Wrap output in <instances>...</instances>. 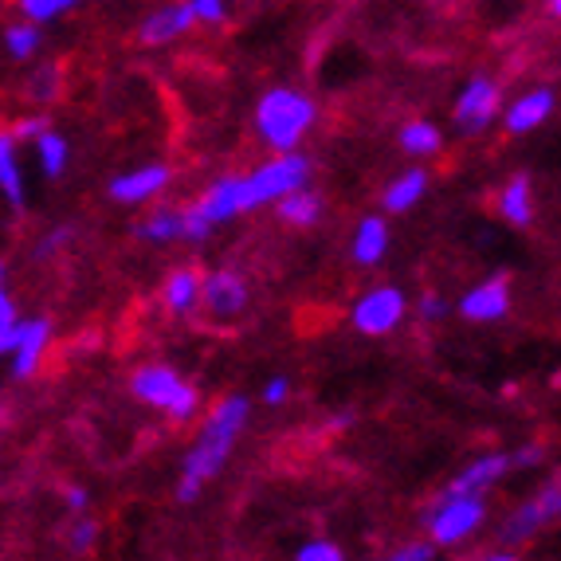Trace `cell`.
Segmentation results:
<instances>
[{"instance_id": "15", "label": "cell", "mask_w": 561, "mask_h": 561, "mask_svg": "<svg viewBox=\"0 0 561 561\" xmlns=\"http://www.w3.org/2000/svg\"><path fill=\"white\" fill-rule=\"evenodd\" d=\"M506 471H511V456H479L451 479L448 491H456V495H483L486 486L495 483V479H503Z\"/></svg>"}, {"instance_id": "23", "label": "cell", "mask_w": 561, "mask_h": 561, "mask_svg": "<svg viewBox=\"0 0 561 561\" xmlns=\"http://www.w3.org/2000/svg\"><path fill=\"white\" fill-rule=\"evenodd\" d=\"M389 248V228L381 216H365L354 232V260L357 263H377Z\"/></svg>"}, {"instance_id": "33", "label": "cell", "mask_w": 561, "mask_h": 561, "mask_svg": "<svg viewBox=\"0 0 561 561\" xmlns=\"http://www.w3.org/2000/svg\"><path fill=\"white\" fill-rule=\"evenodd\" d=\"M188 9L201 24H220L225 20V0H188Z\"/></svg>"}, {"instance_id": "27", "label": "cell", "mask_w": 561, "mask_h": 561, "mask_svg": "<svg viewBox=\"0 0 561 561\" xmlns=\"http://www.w3.org/2000/svg\"><path fill=\"white\" fill-rule=\"evenodd\" d=\"M16 327H20V310L12 302V290H9V267L0 260V357L9 354L12 337H16Z\"/></svg>"}, {"instance_id": "13", "label": "cell", "mask_w": 561, "mask_h": 561, "mask_svg": "<svg viewBox=\"0 0 561 561\" xmlns=\"http://www.w3.org/2000/svg\"><path fill=\"white\" fill-rule=\"evenodd\" d=\"M0 201L12 213H24V205H28V185H24V169H20L16 138H12L4 122H0Z\"/></svg>"}, {"instance_id": "6", "label": "cell", "mask_w": 561, "mask_h": 561, "mask_svg": "<svg viewBox=\"0 0 561 561\" xmlns=\"http://www.w3.org/2000/svg\"><path fill=\"white\" fill-rule=\"evenodd\" d=\"M47 350H51V319H44V314H36V319H20L16 337H12L9 354H4L12 381H32V377L44 369Z\"/></svg>"}, {"instance_id": "10", "label": "cell", "mask_w": 561, "mask_h": 561, "mask_svg": "<svg viewBox=\"0 0 561 561\" xmlns=\"http://www.w3.org/2000/svg\"><path fill=\"white\" fill-rule=\"evenodd\" d=\"M193 24H197V16L188 9V0H169V4H158V9L138 24V44H146V47L173 44V39L185 36Z\"/></svg>"}, {"instance_id": "2", "label": "cell", "mask_w": 561, "mask_h": 561, "mask_svg": "<svg viewBox=\"0 0 561 561\" xmlns=\"http://www.w3.org/2000/svg\"><path fill=\"white\" fill-rule=\"evenodd\" d=\"M310 122H314V103H310L307 94L287 91V87L263 94L260 111H255V126H260L263 141L279 153L299 146V138L307 134Z\"/></svg>"}, {"instance_id": "32", "label": "cell", "mask_w": 561, "mask_h": 561, "mask_svg": "<svg viewBox=\"0 0 561 561\" xmlns=\"http://www.w3.org/2000/svg\"><path fill=\"white\" fill-rule=\"evenodd\" d=\"M299 561H342V546H334V542H307L299 550Z\"/></svg>"}, {"instance_id": "7", "label": "cell", "mask_w": 561, "mask_h": 561, "mask_svg": "<svg viewBox=\"0 0 561 561\" xmlns=\"http://www.w3.org/2000/svg\"><path fill=\"white\" fill-rule=\"evenodd\" d=\"M553 518H561V476H553L530 503H523L515 515L506 518L503 530H499V542H506V546L526 542V538H534L542 526H550Z\"/></svg>"}, {"instance_id": "11", "label": "cell", "mask_w": 561, "mask_h": 561, "mask_svg": "<svg viewBox=\"0 0 561 561\" xmlns=\"http://www.w3.org/2000/svg\"><path fill=\"white\" fill-rule=\"evenodd\" d=\"M201 307H205L216 322L236 319V314H243V307H248V283L236 272L208 275V279H201Z\"/></svg>"}, {"instance_id": "1", "label": "cell", "mask_w": 561, "mask_h": 561, "mask_svg": "<svg viewBox=\"0 0 561 561\" xmlns=\"http://www.w3.org/2000/svg\"><path fill=\"white\" fill-rule=\"evenodd\" d=\"M243 421H248V401H243V397H228V401H220L208 412L205 428H201V436L193 440V448H188L185 463H181V486H178L181 503H193V499L201 495V486L225 468Z\"/></svg>"}, {"instance_id": "8", "label": "cell", "mask_w": 561, "mask_h": 561, "mask_svg": "<svg viewBox=\"0 0 561 561\" xmlns=\"http://www.w3.org/2000/svg\"><path fill=\"white\" fill-rule=\"evenodd\" d=\"M499 114V87L495 79L476 76L463 91H459L456 103V126L463 134H483Z\"/></svg>"}, {"instance_id": "29", "label": "cell", "mask_w": 561, "mask_h": 561, "mask_svg": "<svg viewBox=\"0 0 561 561\" xmlns=\"http://www.w3.org/2000/svg\"><path fill=\"white\" fill-rule=\"evenodd\" d=\"M67 550L71 553H91L94 546H99V523L94 518H87V511L83 515H76V523L67 526Z\"/></svg>"}, {"instance_id": "12", "label": "cell", "mask_w": 561, "mask_h": 561, "mask_svg": "<svg viewBox=\"0 0 561 561\" xmlns=\"http://www.w3.org/2000/svg\"><path fill=\"white\" fill-rule=\"evenodd\" d=\"M401 314H404L401 290H397V287H377L354 307V327L362 330V334H389V330L401 322Z\"/></svg>"}, {"instance_id": "35", "label": "cell", "mask_w": 561, "mask_h": 561, "mask_svg": "<svg viewBox=\"0 0 561 561\" xmlns=\"http://www.w3.org/2000/svg\"><path fill=\"white\" fill-rule=\"evenodd\" d=\"M283 401H287V381L272 377V381L263 385V404H283Z\"/></svg>"}, {"instance_id": "31", "label": "cell", "mask_w": 561, "mask_h": 561, "mask_svg": "<svg viewBox=\"0 0 561 561\" xmlns=\"http://www.w3.org/2000/svg\"><path fill=\"white\" fill-rule=\"evenodd\" d=\"M47 126H51V122H47V114L32 111V114H20L9 130H12V138H16V146H32V141H36L39 134L47 130Z\"/></svg>"}, {"instance_id": "24", "label": "cell", "mask_w": 561, "mask_h": 561, "mask_svg": "<svg viewBox=\"0 0 561 561\" xmlns=\"http://www.w3.org/2000/svg\"><path fill=\"white\" fill-rule=\"evenodd\" d=\"M424 188H428V178H424L421 169H409L404 178H397L393 185L385 188V197H381L385 213H409V208L424 197Z\"/></svg>"}, {"instance_id": "3", "label": "cell", "mask_w": 561, "mask_h": 561, "mask_svg": "<svg viewBox=\"0 0 561 561\" xmlns=\"http://www.w3.org/2000/svg\"><path fill=\"white\" fill-rule=\"evenodd\" d=\"M130 393L150 409L169 412V421H193L197 412V389L185 385V377L173 374L169 365H141L130 377Z\"/></svg>"}, {"instance_id": "21", "label": "cell", "mask_w": 561, "mask_h": 561, "mask_svg": "<svg viewBox=\"0 0 561 561\" xmlns=\"http://www.w3.org/2000/svg\"><path fill=\"white\" fill-rule=\"evenodd\" d=\"M32 150H36V165L44 178H64L67 165H71V141H67L56 126H47V130L32 141Z\"/></svg>"}, {"instance_id": "16", "label": "cell", "mask_w": 561, "mask_h": 561, "mask_svg": "<svg viewBox=\"0 0 561 561\" xmlns=\"http://www.w3.org/2000/svg\"><path fill=\"white\" fill-rule=\"evenodd\" d=\"M0 47H4V56L12 64H32L39 56V47H44V24H36L28 16L12 20L9 28L0 32Z\"/></svg>"}, {"instance_id": "36", "label": "cell", "mask_w": 561, "mask_h": 561, "mask_svg": "<svg viewBox=\"0 0 561 561\" xmlns=\"http://www.w3.org/2000/svg\"><path fill=\"white\" fill-rule=\"evenodd\" d=\"M436 558V542L428 546H404V550H397V561H428Z\"/></svg>"}, {"instance_id": "20", "label": "cell", "mask_w": 561, "mask_h": 561, "mask_svg": "<svg viewBox=\"0 0 561 561\" xmlns=\"http://www.w3.org/2000/svg\"><path fill=\"white\" fill-rule=\"evenodd\" d=\"M161 302H165L169 314H178V319H188L193 310L201 307V275L193 267H181L165 279L161 287Z\"/></svg>"}, {"instance_id": "18", "label": "cell", "mask_w": 561, "mask_h": 561, "mask_svg": "<svg viewBox=\"0 0 561 561\" xmlns=\"http://www.w3.org/2000/svg\"><path fill=\"white\" fill-rule=\"evenodd\" d=\"M550 111H553V91L538 87V91H526L518 103H511L503 122L511 134H530L534 126H542V122L550 118Z\"/></svg>"}, {"instance_id": "38", "label": "cell", "mask_w": 561, "mask_h": 561, "mask_svg": "<svg viewBox=\"0 0 561 561\" xmlns=\"http://www.w3.org/2000/svg\"><path fill=\"white\" fill-rule=\"evenodd\" d=\"M538 459H542V451L538 448H518L515 456H511V468H534Z\"/></svg>"}, {"instance_id": "5", "label": "cell", "mask_w": 561, "mask_h": 561, "mask_svg": "<svg viewBox=\"0 0 561 561\" xmlns=\"http://www.w3.org/2000/svg\"><path fill=\"white\" fill-rule=\"evenodd\" d=\"M483 518H486L483 499L448 491V495L424 515V526H428L432 542L436 546H456V542H463V538H471V534L483 526Z\"/></svg>"}, {"instance_id": "25", "label": "cell", "mask_w": 561, "mask_h": 561, "mask_svg": "<svg viewBox=\"0 0 561 561\" xmlns=\"http://www.w3.org/2000/svg\"><path fill=\"white\" fill-rule=\"evenodd\" d=\"M279 216L295 228H310L322 216V201L314 193H307V188H295V193L279 197Z\"/></svg>"}, {"instance_id": "17", "label": "cell", "mask_w": 561, "mask_h": 561, "mask_svg": "<svg viewBox=\"0 0 561 561\" xmlns=\"http://www.w3.org/2000/svg\"><path fill=\"white\" fill-rule=\"evenodd\" d=\"M134 236L141 243H178L185 240V208H153L134 225Z\"/></svg>"}, {"instance_id": "26", "label": "cell", "mask_w": 561, "mask_h": 561, "mask_svg": "<svg viewBox=\"0 0 561 561\" xmlns=\"http://www.w3.org/2000/svg\"><path fill=\"white\" fill-rule=\"evenodd\" d=\"M401 146L412 153V158H432V153H440L444 146V134L432 126V122H409L401 130Z\"/></svg>"}, {"instance_id": "19", "label": "cell", "mask_w": 561, "mask_h": 561, "mask_svg": "<svg viewBox=\"0 0 561 561\" xmlns=\"http://www.w3.org/2000/svg\"><path fill=\"white\" fill-rule=\"evenodd\" d=\"M64 83H67V76L56 59H44V64L32 59V71H28V79H24V99L36 106H51L64 99Z\"/></svg>"}, {"instance_id": "34", "label": "cell", "mask_w": 561, "mask_h": 561, "mask_svg": "<svg viewBox=\"0 0 561 561\" xmlns=\"http://www.w3.org/2000/svg\"><path fill=\"white\" fill-rule=\"evenodd\" d=\"M64 506L71 515H83L87 506H91V491L87 486H64Z\"/></svg>"}, {"instance_id": "28", "label": "cell", "mask_w": 561, "mask_h": 561, "mask_svg": "<svg viewBox=\"0 0 561 561\" xmlns=\"http://www.w3.org/2000/svg\"><path fill=\"white\" fill-rule=\"evenodd\" d=\"M79 0H16L20 16L36 20V24H51V20H59L64 12L76 9Z\"/></svg>"}, {"instance_id": "4", "label": "cell", "mask_w": 561, "mask_h": 561, "mask_svg": "<svg viewBox=\"0 0 561 561\" xmlns=\"http://www.w3.org/2000/svg\"><path fill=\"white\" fill-rule=\"evenodd\" d=\"M310 178V161L302 153L287 150L279 153L275 161L260 165L252 178H240V201H243V213L248 208H260V205H272V201L287 197L295 188H302Z\"/></svg>"}, {"instance_id": "37", "label": "cell", "mask_w": 561, "mask_h": 561, "mask_svg": "<svg viewBox=\"0 0 561 561\" xmlns=\"http://www.w3.org/2000/svg\"><path fill=\"white\" fill-rule=\"evenodd\" d=\"M444 310H448V307H444V299H436V295H424V299H421V319L424 322L444 319Z\"/></svg>"}, {"instance_id": "9", "label": "cell", "mask_w": 561, "mask_h": 561, "mask_svg": "<svg viewBox=\"0 0 561 561\" xmlns=\"http://www.w3.org/2000/svg\"><path fill=\"white\" fill-rule=\"evenodd\" d=\"M165 185H169V165L150 161V165H138L130 173H118L106 193H111L114 205H146V201L161 197Z\"/></svg>"}, {"instance_id": "22", "label": "cell", "mask_w": 561, "mask_h": 561, "mask_svg": "<svg viewBox=\"0 0 561 561\" xmlns=\"http://www.w3.org/2000/svg\"><path fill=\"white\" fill-rule=\"evenodd\" d=\"M499 216H503L506 225H530L534 216V188H530V178H511L499 193Z\"/></svg>"}, {"instance_id": "39", "label": "cell", "mask_w": 561, "mask_h": 561, "mask_svg": "<svg viewBox=\"0 0 561 561\" xmlns=\"http://www.w3.org/2000/svg\"><path fill=\"white\" fill-rule=\"evenodd\" d=\"M550 9H553V16H561V0H550Z\"/></svg>"}, {"instance_id": "30", "label": "cell", "mask_w": 561, "mask_h": 561, "mask_svg": "<svg viewBox=\"0 0 561 561\" xmlns=\"http://www.w3.org/2000/svg\"><path fill=\"white\" fill-rule=\"evenodd\" d=\"M71 236H76V228H71V225L51 228V232H44V236H39V240H36V248H32V255H36L39 263L56 260V255H64V252H67V243H71Z\"/></svg>"}, {"instance_id": "14", "label": "cell", "mask_w": 561, "mask_h": 561, "mask_svg": "<svg viewBox=\"0 0 561 561\" xmlns=\"http://www.w3.org/2000/svg\"><path fill=\"white\" fill-rule=\"evenodd\" d=\"M511 310V287L506 279H486L459 299V314L468 322H495Z\"/></svg>"}]
</instances>
